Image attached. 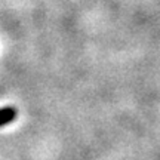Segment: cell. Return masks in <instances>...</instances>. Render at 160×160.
Segmentation results:
<instances>
[{
    "instance_id": "6da1fadb",
    "label": "cell",
    "mask_w": 160,
    "mask_h": 160,
    "mask_svg": "<svg viewBox=\"0 0 160 160\" xmlns=\"http://www.w3.org/2000/svg\"><path fill=\"white\" fill-rule=\"evenodd\" d=\"M17 116L18 111L15 107H3V108H0V128L12 123L13 120L17 119Z\"/></svg>"
}]
</instances>
